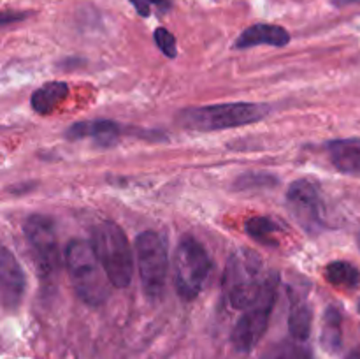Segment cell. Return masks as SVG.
<instances>
[{
  "instance_id": "277c9868",
  "label": "cell",
  "mask_w": 360,
  "mask_h": 359,
  "mask_svg": "<svg viewBox=\"0 0 360 359\" xmlns=\"http://www.w3.org/2000/svg\"><path fill=\"white\" fill-rule=\"evenodd\" d=\"M262 260L257 253L243 248L236 252L229 260L225 271V289H227L229 301L234 308L246 310L262 291L266 278L260 280Z\"/></svg>"
},
{
  "instance_id": "ac0fdd59",
  "label": "cell",
  "mask_w": 360,
  "mask_h": 359,
  "mask_svg": "<svg viewBox=\"0 0 360 359\" xmlns=\"http://www.w3.org/2000/svg\"><path fill=\"white\" fill-rule=\"evenodd\" d=\"M245 231L248 232L250 238L257 239V241L264 243V245H278V241L273 238V234L281 231V227L276 222L271 220V218L267 217H253L246 222Z\"/></svg>"
},
{
  "instance_id": "3957f363",
  "label": "cell",
  "mask_w": 360,
  "mask_h": 359,
  "mask_svg": "<svg viewBox=\"0 0 360 359\" xmlns=\"http://www.w3.org/2000/svg\"><path fill=\"white\" fill-rule=\"evenodd\" d=\"M91 245L115 287L130 285L134 273V257L129 239L115 222H102L91 232Z\"/></svg>"
},
{
  "instance_id": "d6986e66",
  "label": "cell",
  "mask_w": 360,
  "mask_h": 359,
  "mask_svg": "<svg viewBox=\"0 0 360 359\" xmlns=\"http://www.w3.org/2000/svg\"><path fill=\"white\" fill-rule=\"evenodd\" d=\"M278 180L274 176L266 175V172H248V175L239 176L236 182V189L239 190H252V189H266V187H274Z\"/></svg>"
},
{
  "instance_id": "9a60e30c",
  "label": "cell",
  "mask_w": 360,
  "mask_h": 359,
  "mask_svg": "<svg viewBox=\"0 0 360 359\" xmlns=\"http://www.w3.org/2000/svg\"><path fill=\"white\" fill-rule=\"evenodd\" d=\"M327 282L334 285V287L347 289V291H354L360 287V271L354 264L347 263V260H333L323 270Z\"/></svg>"
},
{
  "instance_id": "2e32d148",
  "label": "cell",
  "mask_w": 360,
  "mask_h": 359,
  "mask_svg": "<svg viewBox=\"0 0 360 359\" xmlns=\"http://www.w3.org/2000/svg\"><path fill=\"white\" fill-rule=\"evenodd\" d=\"M288 329L297 341L308 340L311 333V308L306 301L292 303L290 317H288Z\"/></svg>"
},
{
  "instance_id": "e0dca14e",
  "label": "cell",
  "mask_w": 360,
  "mask_h": 359,
  "mask_svg": "<svg viewBox=\"0 0 360 359\" xmlns=\"http://www.w3.org/2000/svg\"><path fill=\"white\" fill-rule=\"evenodd\" d=\"M322 344L329 352H336L341 348V313L334 306L327 308L323 315Z\"/></svg>"
},
{
  "instance_id": "5bb4252c",
  "label": "cell",
  "mask_w": 360,
  "mask_h": 359,
  "mask_svg": "<svg viewBox=\"0 0 360 359\" xmlns=\"http://www.w3.org/2000/svg\"><path fill=\"white\" fill-rule=\"evenodd\" d=\"M67 94H69V84L63 83V81H51V83L44 84L34 92L30 104L39 115H49L65 101Z\"/></svg>"
},
{
  "instance_id": "7402d4cb",
  "label": "cell",
  "mask_w": 360,
  "mask_h": 359,
  "mask_svg": "<svg viewBox=\"0 0 360 359\" xmlns=\"http://www.w3.org/2000/svg\"><path fill=\"white\" fill-rule=\"evenodd\" d=\"M134 7H136L137 13L141 14L143 18H148L151 14V9H160V11H167L169 9V2L167 0H129Z\"/></svg>"
},
{
  "instance_id": "4fadbf2b",
  "label": "cell",
  "mask_w": 360,
  "mask_h": 359,
  "mask_svg": "<svg viewBox=\"0 0 360 359\" xmlns=\"http://www.w3.org/2000/svg\"><path fill=\"white\" fill-rule=\"evenodd\" d=\"M327 151L338 171L360 178V137L330 141L327 143Z\"/></svg>"
},
{
  "instance_id": "7c38bea8",
  "label": "cell",
  "mask_w": 360,
  "mask_h": 359,
  "mask_svg": "<svg viewBox=\"0 0 360 359\" xmlns=\"http://www.w3.org/2000/svg\"><path fill=\"white\" fill-rule=\"evenodd\" d=\"M67 139L91 137L98 148H111L120 137V125L111 120H95V122H77L65 132Z\"/></svg>"
},
{
  "instance_id": "8fae6325",
  "label": "cell",
  "mask_w": 360,
  "mask_h": 359,
  "mask_svg": "<svg viewBox=\"0 0 360 359\" xmlns=\"http://www.w3.org/2000/svg\"><path fill=\"white\" fill-rule=\"evenodd\" d=\"M290 42V34L285 30L280 25H269V23H257L246 28L236 41V48L238 49H248L255 48V46L267 44L274 46V48H283Z\"/></svg>"
},
{
  "instance_id": "ffe728a7",
  "label": "cell",
  "mask_w": 360,
  "mask_h": 359,
  "mask_svg": "<svg viewBox=\"0 0 360 359\" xmlns=\"http://www.w3.org/2000/svg\"><path fill=\"white\" fill-rule=\"evenodd\" d=\"M260 359H306V352L292 341H281L264 352Z\"/></svg>"
},
{
  "instance_id": "cb8c5ba5",
  "label": "cell",
  "mask_w": 360,
  "mask_h": 359,
  "mask_svg": "<svg viewBox=\"0 0 360 359\" xmlns=\"http://www.w3.org/2000/svg\"><path fill=\"white\" fill-rule=\"evenodd\" d=\"M357 241H359V246H360V234H359V238H357Z\"/></svg>"
},
{
  "instance_id": "5b68a950",
  "label": "cell",
  "mask_w": 360,
  "mask_h": 359,
  "mask_svg": "<svg viewBox=\"0 0 360 359\" xmlns=\"http://www.w3.org/2000/svg\"><path fill=\"white\" fill-rule=\"evenodd\" d=\"M211 270V260L202 243L192 236L179 241L174 253V285L179 298L192 301L199 296Z\"/></svg>"
},
{
  "instance_id": "9c48e42d",
  "label": "cell",
  "mask_w": 360,
  "mask_h": 359,
  "mask_svg": "<svg viewBox=\"0 0 360 359\" xmlns=\"http://www.w3.org/2000/svg\"><path fill=\"white\" fill-rule=\"evenodd\" d=\"M287 204L292 217L306 232L316 234L323 229V201L319 187L309 180H297L287 190Z\"/></svg>"
},
{
  "instance_id": "44dd1931",
  "label": "cell",
  "mask_w": 360,
  "mask_h": 359,
  "mask_svg": "<svg viewBox=\"0 0 360 359\" xmlns=\"http://www.w3.org/2000/svg\"><path fill=\"white\" fill-rule=\"evenodd\" d=\"M153 39H155V44L158 46V49H160L165 56H169V58H174L176 53H178V49H176V37L171 34V32L160 27L155 30Z\"/></svg>"
},
{
  "instance_id": "6da1fadb",
  "label": "cell",
  "mask_w": 360,
  "mask_h": 359,
  "mask_svg": "<svg viewBox=\"0 0 360 359\" xmlns=\"http://www.w3.org/2000/svg\"><path fill=\"white\" fill-rule=\"evenodd\" d=\"M65 263L77 298L90 306L104 305L111 292V280L98 260L94 245L83 239H72L67 245Z\"/></svg>"
},
{
  "instance_id": "d4e9b609",
  "label": "cell",
  "mask_w": 360,
  "mask_h": 359,
  "mask_svg": "<svg viewBox=\"0 0 360 359\" xmlns=\"http://www.w3.org/2000/svg\"><path fill=\"white\" fill-rule=\"evenodd\" d=\"M359 310H360V305H359Z\"/></svg>"
},
{
  "instance_id": "8992f818",
  "label": "cell",
  "mask_w": 360,
  "mask_h": 359,
  "mask_svg": "<svg viewBox=\"0 0 360 359\" xmlns=\"http://www.w3.org/2000/svg\"><path fill=\"white\" fill-rule=\"evenodd\" d=\"M276 289L278 275L271 273L269 277H266V284H264L259 298L239 317L238 324L232 331V344L239 352L252 351L266 333L274 308V301H276Z\"/></svg>"
},
{
  "instance_id": "30bf717a",
  "label": "cell",
  "mask_w": 360,
  "mask_h": 359,
  "mask_svg": "<svg viewBox=\"0 0 360 359\" xmlns=\"http://www.w3.org/2000/svg\"><path fill=\"white\" fill-rule=\"evenodd\" d=\"M27 280L16 257L4 246L0 252V296L6 308H16L25 294Z\"/></svg>"
},
{
  "instance_id": "ba28073f",
  "label": "cell",
  "mask_w": 360,
  "mask_h": 359,
  "mask_svg": "<svg viewBox=\"0 0 360 359\" xmlns=\"http://www.w3.org/2000/svg\"><path fill=\"white\" fill-rule=\"evenodd\" d=\"M25 238L32 248L35 267L42 280H51L60 270L58 239L55 232V222L46 215H30L23 224Z\"/></svg>"
},
{
  "instance_id": "603a6c76",
  "label": "cell",
  "mask_w": 360,
  "mask_h": 359,
  "mask_svg": "<svg viewBox=\"0 0 360 359\" xmlns=\"http://www.w3.org/2000/svg\"><path fill=\"white\" fill-rule=\"evenodd\" d=\"M360 0H333L334 6H350V4H357Z\"/></svg>"
},
{
  "instance_id": "7a4b0ae2",
  "label": "cell",
  "mask_w": 360,
  "mask_h": 359,
  "mask_svg": "<svg viewBox=\"0 0 360 359\" xmlns=\"http://www.w3.org/2000/svg\"><path fill=\"white\" fill-rule=\"evenodd\" d=\"M269 113V106L259 102H227V104L186 108L178 113V123L199 132L234 129L260 122Z\"/></svg>"
},
{
  "instance_id": "52a82bcc",
  "label": "cell",
  "mask_w": 360,
  "mask_h": 359,
  "mask_svg": "<svg viewBox=\"0 0 360 359\" xmlns=\"http://www.w3.org/2000/svg\"><path fill=\"white\" fill-rule=\"evenodd\" d=\"M137 264L144 294L150 299H158L164 294L167 278V246L155 231H144L136 239Z\"/></svg>"
}]
</instances>
